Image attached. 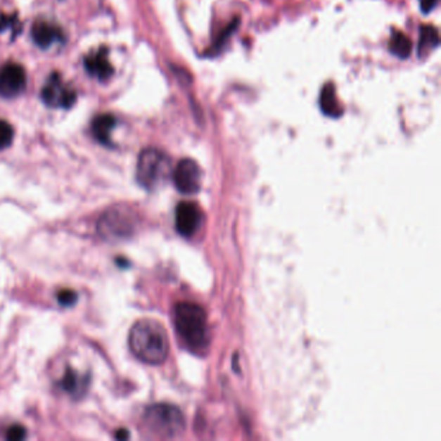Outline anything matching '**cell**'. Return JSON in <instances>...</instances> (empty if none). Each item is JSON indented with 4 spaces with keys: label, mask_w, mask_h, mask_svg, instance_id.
Returning a JSON list of instances; mask_svg holds the SVG:
<instances>
[{
    "label": "cell",
    "mask_w": 441,
    "mask_h": 441,
    "mask_svg": "<svg viewBox=\"0 0 441 441\" xmlns=\"http://www.w3.org/2000/svg\"><path fill=\"white\" fill-rule=\"evenodd\" d=\"M129 345L134 356L149 365H160L169 356V335L163 325L152 319L134 324L129 330Z\"/></svg>",
    "instance_id": "cell-1"
},
{
    "label": "cell",
    "mask_w": 441,
    "mask_h": 441,
    "mask_svg": "<svg viewBox=\"0 0 441 441\" xmlns=\"http://www.w3.org/2000/svg\"><path fill=\"white\" fill-rule=\"evenodd\" d=\"M174 324L185 347L196 354H205L209 350L210 330L206 313L200 305L180 302L174 308Z\"/></svg>",
    "instance_id": "cell-2"
},
{
    "label": "cell",
    "mask_w": 441,
    "mask_h": 441,
    "mask_svg": "<svg viewBox=\"0 0 441 441\" xmlns=\"http://www.w3.org/2000/svg\"><path fill=\"white\" fill-rule=\"evenodd\" d=\"M172 177V165L166 153L148 148L140 153L137 160V183L149 192L158 191Z\"/></svg>",
    "instance_id": "cell-3"
},
{
    "label": "cell",
    "mask_w": 441,
    "mask_h": 441,
    "mask_svg": "<svg viewBox=\"0 0 441 441\" xmlns=\"http://www.w3.org/2000/svg\"><path fill=\"white\" fill-rule=\"evenodd\" d=\"M143 421L153 435L162 439H172L184 433V414L172 404H153L145 409Z\"/></svg>",
    "instance_id": "cell-4"
},
{
    "label": "cell",
    "mask_w": 441,
    "mask_h": 441,
    "mask_svg": "<svg viewBox=\"0 0 441 441\" xmlns=\"http://www.w3.org/2000/svg\"><path fill=\"white\" fill-rule=\"evenodd\" d=\"M135 229V217L127 207L114 206L100 217L97 231L105 240H123Z\"/></svg>",
    "instance_id": "cell-5"
},
{
    "label": "cell",
    "mask_w": 441,
    "mask_h": 441,
    "mask_svg": "<svg viewBox=\"0 0 441 441\" xmlns=\"http://www.w3.org/2000/svg\"><path fill=\"white\" fill-rule=\"evenodd\" d=\"M41 98L46 104L52 108H72L77 100V92L63 78L52 72L46 86L41 89Z\"/></svg>",
    "instance_id": "cell-6"
},
{
    "label": "cell",
    "mask_w": 441,
    "mask_h": 441,
    "mask_svg": "<svg viewBox=\"0 0 441 441\" xmlns=\"http://www.w3.org/2000/svg\"><path fill=\"white\" fill-rule=\"evenodd\" d=\"M171 177L177 191L183 194H196L200 189L202 171L198 163L191 158L180 160Z\"/></svg>",
    "instance_id": "cell-7"
},
{
    "label": "cell",
    "mask_w": 441,
    "mask_h": 441,
    "mask_svg": "<svg viewBox=\"0 0 441 441\" xmlns=\"http://www.w3.org/2000/svg\"><path fill=\"white\" fill-rule=\"evenodd\" d=\"M202 211L193 202H180L175 211V226L180 236L191 238L202 225Z\"/></svg>",
    "instance_id": "cell-8"
},
{
    "label": "cell",
    "mask_w": 441,
    "mask_h": 441,
    "mask_svg": "<svg viewBox=\"0 0 441 441\" xmlns=\"http://www.w3.org/2000/svg\"><path fill=\"white\" fill-rule=\"evenodd\" d=\"M26 87V72L21 65L8 63L0 68V96H18Z\"/></svg>",
    "instance_id": "cell-9"
},
{
    "label": "cell",
    "mask_w": 441,
    "mask_h": 441,
    "mask_svg": "<svg viewBox=\"0 0 441 441\" xmlns=\"http://www.w3.org/2000/svg\"><path fill=\"white\" fill-rule=\"evenodd\" d=\"M89 383H91L89 374H82L75 369L68 368L57 385L64 392L69 393L72 399L79 400L87 392Z\"/></svg>",
    "instance_id": "cell-10"
},
{
    "label": "cell",
    "mask_w": 441,
    "mask_h": 441,
    "mask_svg": "<svg viewBox=\"0 0 441 441\" xmlns=\"http://www.w3.org/2000/svg\"><path fill=\"white\" fill-rule=\"evenodd\" d=\"M84 68L92 77L98 80H108L114 72L106 49H97L87 55L84 58Z\"/></svg>",
    "instance_id": "cell-11"
},
{
    "label": "cell",
    "mask_w": 441,
    "mask_h": 441,
    "mask_svg": "<svg viewBox=\"0 0 441 441\" xmlns=\"http://www.w3.org/2000/svg\"><path fill=\"white\" fill-rule=\"evenodd\" d=\"M32 40L40 49H49L56 41L63 39V30L53 23L37 21L32 29Z\"/></svg>",
    "instance_id": "cell-12"
},
{
    "label": "cell",
    "mask_w": 441,
    "mask_h": 441,
    "mask_svg": "<svg viewBox=\"0 0 441 441\" xmlns=\"http://www.w3.org/2000/svg\"><path fill=\"white\" fill-rule=\"evenodd\" d=\"M114 126H115V118L112 114H98L96 118L92 120L91 131L100 144L112 145L110 135H112Z\"/></svg>",
    "instance_id": "cell-13"
},
{
    "label": "cell",
    "mask_w": 441,
    "mask_h": 441,
    "mask_svg": "<svg viewBox=\"0 0 441 441\" xmlns=\"http://www.w3.org/2000/svg\"><path fill=\"white\" fill-rule=\"evenodd\" d=\"M320 106L321 110L329 117L337 118L343 114V109L339 105L337 94H335V87L333 86V83H326L321 91Z\"/></svg>",
    "instance_id": "cell-14"
},
{
    "label": "cell",
    "mask_w": 441,
    "mask_h": 441,
    "mask_svg": "<svg viewBox=\"0 0 441 441\" xmlns=\"http://www.w3.org/2000/svg\"><path fill=\"white\" fill-rule=\"evenodd\" d=\"M437 46H439V34H437V30L433 26H430V25L422 26L421 32H419V41H418V55H419V57L428 55Z\"/></svg>",
    "instance_id": "cell-15"
},
{
    "label": "cell",
    "mask_w": 441,
    "mask_h": 441,
    "mask_svg": "<svg viewBox=\"0 0 441 441\" xmlns=\"http://www.w3.org/2000/svg\"><path fill=\"white\" fill-rule=\"evenodd\" d=\"M390 51L395 56L407 58L411 52V41L404 32H393L392 38L390 40Z\"/></svg>",
    "instance_id": "cell-16"
},
{
    "label": "cell",
    "mask_w": 441,
    "mask_h": 441,
    "mask_svg": "<svg viewBox=\"0 0 441 441\" xmlns=\"http://www.w3.org/2000/svg\"><path fill=\"white\" fill-rule=\"evenodd\" d=\"M13 141V127L8 122L0 120V151L8 148Z\"/></svg>",
    "instance_id": "cell-17"
},
{
    "label": "cell",
    "mask_w": 441,
    "mask_h": 441,
    "mask_svg": "<svg viewBox=\"0 0 441 441\" xmlns=\"http://www.w3.org/2000/svg\"><path fill=\"white\" fill-rule=\"evenodd\" d=\"M77 300L78 294L74 290L63 289L57 293V302L63 307H72L77 303Z\"/></svg>",
    "instance_id": "cell-18"
},
{
    "label": "cell",
    "mask_w": 441,
    "mask_h": 441,
    "mask_svg": "<svg viewBox=\"0 0 441 441\" xmlns=\"http://www.w3.org/2000/svg\"><path fill=\"white\" fill-rule=\"evenodd\" d=\"M26 435H27V433H26V428H25L24 426L13 425L11 426L8 430H7L6 439L12 441L24 440V439H26Z\"/></svg>",
    "instance_id": "cell-19"
},
{
    "label": "cell",
    "mask_w": 441,
    "mask_h": 441,
    "mask_svg": "<svg viewBox=\"0 0 441 441\" xmlns=\"http://www.w3.org/2000/svg\"><path fill=\"white\" fill-rule=\"evenodd\" d=\"M237 26H238V18H237L236 21H232V24L229 25V26L225 29V32H222V35L217 38V43L212 46V51H214V49H222L223 44L225 43V40L228 39V38L232 35V32L236 30Z\"/></svg>",
    "instance_id": "cell-20"
},
{
    "label": "cell",
    "mask_w": 441,
    "mask_h": 441,
    "mask_svg": "<svg viewBox=\"0 0 441 441\" xmlns=\"http://www.w3.org/2000/svg\"><path fill=\"white\" fill-rule=\"evenodd\" d=\"M439 0H419V4H421V9L423 11V13H428L433 9L436 8Z\"/></svg>",
    "instance_id": "cell-21"
},
{
    "label": "cell",
    "mask_w": 441,
    "mask_h": 441,
    "mask_svg": "<svg viewBox=\"0 0 441 441\" xmlns=\"http://www.w3.org/2000/svg\"><path fill=\"white\" fill-rule=\"evenodd\" d=\"M114 437H115L117 440H126V439H129V430H126V428H120V430H117L115 433H114Z\"/></svg>",
    "instance_id": "cell-22"
}]
</instances>
